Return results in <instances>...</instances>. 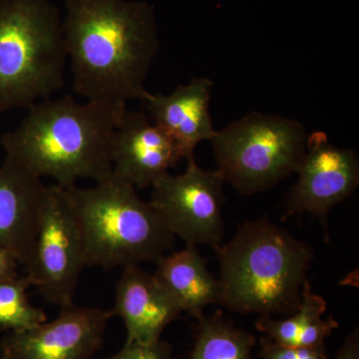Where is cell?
Here are the masks:
<instances>
[{"label":"cell","instance_id":"obj_1","mask_svg":"<svg viewBox=\"0 0 359 359\" xmlns=\"http://www.w3.org/2000/svg\"><path fill=\"white\" fill-rule=\"evenodd\" d=\"M62 18L73 91L86 100H148L159 51L152 6L126 0H65Z\"/></svg>","mask_w":359,"mask_h":359},{"label":"cell","instance_id":"obj_2","mask_svg":"<svg viewBox=\"0 0 359 359\" xmlns=\"http://www.w3.org/2000/svg\"><path fill=\"white\" fill-rule=\"evenodd\" d=\"M126 110V104L50 97L30 106L0 145L35 176L52 178L61 188L79 180L97 183L112 174L116 132Z\"/></svg>","mask_w":359,"mask_h":359},{"label":"cell","instance_id":"obj_3","mask_svg":"<svg viewBox=\"0 0 359 359\" xmlns=\"http://www.w3.org/2000/svg\"><path fill=\"white\" fill-rule=\"evenodd\" d=\"M214 249L221 306L259 318L297 311L313 259L306 243L264 218L245 222L230 242Z\"/></svg>","mask_w":359,"mask_h":359},{"label":"cell","instance_id":"obj_4","mask_svg":"<svg viewBox=\"0 0 359 359\" xmlns=\"http://www.w3.org/2000/svg\"><path fill=\"white\" fill-rule=\"evenodd\" d=\"M61 191L79 226L87 266L111 269L156 263L173 248L176 237L162 217L113 172L95 186Z\"/></svg>","mask_w":359,"mask_h":359},{"label":"cell","instance_id":"obj_5","mask_svg":"<svg viewBox=\"0 0 359 359\" xmlns=\"http://www.w3.org/2000/svg\"><path fill=\"white\" fill-rule=\"evenodd\" d=\"M67 60L62 18L50 0H0V114L62 89Z\"/></svg>","mask_w":359,"mask_h":359},{"label":"cell","instance_id":"obj_6","mask_svg":"<svg viewBox=\"0 0 359 359\" xmlns=\"http://www.w3.org/2000/svg\"><path fill=\"white\" fill-rule=\"evenodd\" d=\"M308 136L297 120L255 111L216 131L210 142L224 183L250 195L273 188L297 172Z\"/></svg>","mask_w":359,"mask_h":359},{"label":"cell","instance_id":"obj_7","mask_svg":"<svg viewBox=\"0 0 359 359\" xmlns=\"http://www.w3.org/2000/svg\"><path fill=\"white\" fill-rule=\"evenodd\" d=\"M86 266L83 241L60 187L49 186L25 278L54 306L74 304L80 275Z\"/></svg>","mask_w":359,"mask_h":359},{"label":"cell","instance_id":"obj_8","mask_svg":"<svg viewBox=\"0 0 359 359\" xmlns=\"http://www.w3.org/2000/svg\"><path fill=\"white\" fill-rule=\"evenodd\" d=\"M183 174L169 173L152 186L150 204L175 237L186 245L222 244L224 238V180L190 158Z\"/></svg>","mask_w":359,"mask_h":359},{"label":"cell","instance_id":"obj_9","mask_svg":"<svg viewBox=\"0 0 359 359\" xmlns=\"http://www.w3.org/2000/svg\"><path fill=\"white\" fill-rule=\"evenodd\" d=\"M295 173L299 179L290 191L285 217L309 212L325 221L330 210L358 189V153L337 147L325 132H313Z\"/></svg>","mask_w":359,"mask_h":359},{"label":"cell","instance_id":"obj_10","mask_svg":"<svg viewBox=\"0 0 359 359\" xmlns=\"http://www.w3.org/2000/svg\"><path fill=\"white\" fill-rule=\"evenodd\" d=\"M112 316L99 308L62 306L55 320L4 337L1 359H94Z\"/></svg>","mask_w":359,"mask_h":359},{"label":"cell","instance_id":"obj_11","mask_svg":"<svg viewBox=\"0 0 359 359\" xmlns=\"http://www.w3.org/2000/svg\"><path fill=\"white\" fill-rule=\"evenodd\" d=\"M181 159L173 139L145 113L125 111L113 149L115 176L142 190L154 185Z\"/></svg>","mask_w":359,"mask_h":359},{"label":"cell","instance_id":"obj_12","mask_svg":"<svg viewBox=\"0 0 359 359\" xmlns=\"http://www.w3.org/2000/svg\"><path fill=\"white\" fill-rule=\"evenodd\" d=\"M48 188L13 157L0 166V248L20 266L32 256Z\"/></svg>","mask_w":359,"mask_h":359},{"label":"cell","instance_id":"obj_13","mask_svg":"<svg viewBox=\"0 0 359 359\" xmlns=\"http://www.w3.org/2000/svg\"><path fill=\"white\" fill-rule=\"evenodd\" d=\"M113 316H120L127 330V344H152L182 313L177 302L154 273L139 266H127L116 285Z\"/></svg>","mask_w":359,"mask_h":359},{"label":"cell","instance_id":"obj_14","mask_svg":"<svg viewBox=\"0 0 359 359\" xmlns=\"http://www.w3.org/2000/svg\"><path fill=\"white\" fill-rule=\"evenodd\" d=\"M212 86L209 78H193L171 94L151 93L145 101L154 124L173 139L182 158L187 160L195 157L201 142L211 141L216 133L210 115Z\"/></svg>","mask_w":359,"mask_h":359},{"label":"cell","instance_id":"obj_15","mask_svg":"<svg viewBox=\"0 0 359 359\" xmlns=\"http://www.w3.org/2000/svg\"><path fill=\"white\" fill-rule=\"evenodd\" d=\"M155 276L182 313L200 320L207 306L221 304V285L210 273L197 245L166 254L156 261Z\"/></svg>","mask_w":359,"mask_h":359},{"label":"cell","instance_id":"obj_16","mask_svg":"<svg viewBox=\"0 0 359 359\" xmlns=\"http://www.w3.org/2000/svg\"><path fill=\"white\" fill-rule=\"evenodd\" d=\"M327 311V302L320 295L311 292L306 282L302 290L299 309L283 320H273L271 316H261L257 321V330L276 344L294 347H316L325 346V340L339 327V323L328 316L323 318Z\"/></svg>","mask_w":359,"mask_h":359},{"label":"cell","instance_id":"obj_17","mask_svg":"<svg viewBox=\"0 0 359 359\" xmlns=\"http://www.w3.org/2000/svg\"><path fill=\"white\" fill-rule=\"evenodd\" d=\"M199 321L191 359H252L256 339L217 311Z\"/></svg>","mask_w":359,"mask_h":359},{"label":"cell","instance_id":"obj_18","mask_svg":"<svg viewBox=\"0 0 359 359\" xmlns=\"http://www.w3.org/2000/svg\"><path fill=\"white\" fill-rule=\"evenodd\" d=\"M29 287L25 276L0 283V330L22 332L47 320L44 311L30 302Z\"/></svg>","mask_w":359,"mask_h":359},{"label":"cell","instance_id":"obj_19","mask_svg":"<svg viewBox=\"0 0 359 359\" xmlns=\"http://www.w3.org/2000/svg\"><path fill=\"white\" fill-rule=\"evenodd\" d=\"M262 351L259 356L263 359H327L325 346L316 347H294L276 344L269 337L261 339Z\"/></svg>","mask_w":359,"mask_h":359},{"label":"cell","instance_id":"obj_20","mask_svg":"<svg viewBox=\"0 0 359 359\" xmlns=\"http://www.w3.org/2000/svg\"><path fill=\"white\" fill-rule=\"evenodd\" d=\"M102 359H175L171 344L159 340L152 344H125L114 355Z\"/></svg>","mask_w":359,"mask_h":359},{"label":"cell","instance_id":"obj_21","mask_svg":"<svg viewBox=\"0 0 359 359\" xmlns=\"http://www.w3.org/2000/svg\"><path fill=\"white\" fill-rule=\"evenodd\" d=\"M18 259L8 250L0 248V283L18 278Z\"/></svg>","mask_w":359,"mask_h":359},{"label":"cell","instance_id":"obj_22","mask_svg":"<svg viewBox=\"0 0 359 359\" xmlns=\"http://www.w3.org/2000/svg\"><path fill=\"white\" fill-rule=\"evenodd\" d=\"M334 359H359V330H354L340 347Z\"/></svg>","mask_w":359,"mask_h":359}]
</instances>
